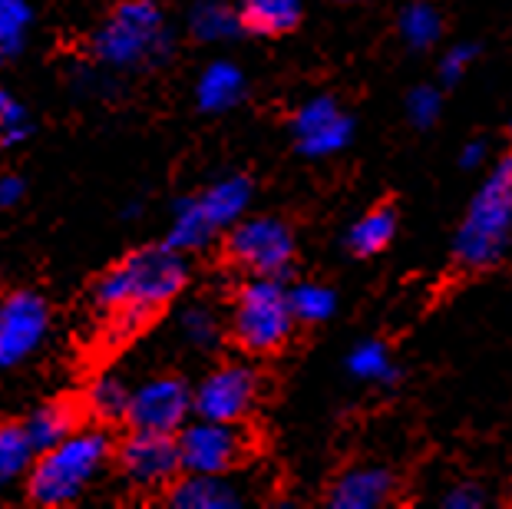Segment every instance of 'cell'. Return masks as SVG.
<instances>
[{
  "instance_id": "cell-24",
  "label": "cell",
  "mask_w": 512,
  "mask_h": 509,
  "mask_svg": "<svg viewBox=\"0 0 512 509\" xmlns=\"http://www.w3.org/2000/svg\"><path fill=\"white\" fill-rule=\"evenodd\" d=\"M291 291V308L294 318L304 324H321L328 321L337 308V295L328 285H314V281H301V285L288 288Z\"/></svg>"
},
{
  "instance_id": "cell-30",
  "label": "cell",
  "mask_w": 512,
  "mask_h": 509,
  "mask_svg": "<svg viewBox=\"0 0 512 509\" xmlns=\"http://www.w3.org/2000/svg\"><path fill=\"white\" fill-rule=\"evenodd\" d=\"M473 57H476V50L470 47V43H456V47L446 50L443 60H440V77H443V83H460L463 73L470 70Z\"/></svg>"
},
{
  "instance_id": "cell-20",
  "label": "cell",
  "mask_w": 512,
  "mask_h": 509,
  "mask_svg": "<svg viewBox=\"0 0 512 509\" xmlns=\"http://www.w3.org/2000/svg\"><path fill=\"white\" fill-rule=\"evenodd\" d=\"M219 232L209 222V215L202 212L199 199H182L176 202V215H172V229H169V245L179 252H195L212 242V235Z\"/></svg>"
},
{
  "instance_id": "cell-31",
  "label": "cell",
  "mask_w": 512,
  "mask_h": 509,
  "mask_svg": "<svg viewBox=\"0 0 512 509\" xmlns=\"http://www.w3.org/2000/svg\"><path fill=\"white\" fill-rule=\"evenodd\" d=\"M483 503H486V493L473 483L453 486V490L443 496V509H479Z\"/></svg>"
},
{
  "instance_id": "cell-16",
  "label": "cell",
  "mask_w": 512,
  "mask_h": 509,
  "mask_svg": "<svg viewBox=\"0 0 512 509\" xmlns=\"http://www.w3.org/2000/svg\"><path fill=\"white\" fill-rule=\"evenodd\" d=\"M248 202H252V182H248L245 176L219 179L215 186H209L199 196L202 212L209 215V222L215 225V229H228V225L242 222Z\"/></svg>"
},
{
  "instance_id": "cell-25",
  "label": "cell",
  "mask_w": 512,
  "mask_h": 509,
  "mask_svg": "<svg viewBox=\"0 0 512 509\" xmlns=\"http://www.w3.org/2000/svg\"><path fill=\"white\" fill-rule=\"evenodd\" d=\"M37 453V447L30 443L27 430L17 427V424H4L0 427V480H14L27 467H30V457Z\"/></svg>"
},
{
  "instance_id": "cell-7",
  "label": "cell",
  "mask_w": 512,
  "mask_h": 509,
  "mask_svg": "<svg viewBox=\"0 0 512 509\" xmlns=\"http://www.w3.org/2000/svg\"><path fill=\"white\" fill-rule=\"evenodd\" d=\"M245 457V437L235 424L205 420L179 433V460L185 473H228Z\"/></svg>"
},
{
  "instance_id": "cell-21",
  "label": "cell",
  "mask_w": 512,
  "mask_h": 509,
  "mask_svg": "<svg viewBox=\"0 0 512 509\" xmlns=\"http://www.w3.org/2000/svg\"><path fill=\"white\" fill-rule=\"evenodd\" d=\"M397 27H400V37H403L407 47L427 50L443 34V17H440V10L430 4V0H410V4L400 10Z\"/></svg>"
},
{
  "instance_id": "cell-29",
  "label": "cell",
  "mask_w": 512,
  "mask_h": 509,
  "mask_svg": "<svg viewBox=\"0 0 512 509\" xmlns=\"http://www.w3.org/2000/svg\"><path fill=\"white\" fill-rule=\"evenodd\" d=\"M182 334L195 348H212L219 341V321L209 308H189L182 314Z\"/></svg>"
},
{
  "instance_id": "cell-3",
  "label": "cell",
  "mask_w": 512,
  "mask_h": 509,
  "mask_svg": "<svg viewBox=\"0 0 512 509\" xmlns=\"http://www.w3.org/2000/svg\"><path fill=\"white\" fill-rule=\"evenodd\" d=\"M106 457H110V440L103 433H70L57 447L43 450L34 473H30V500L40 506H63L73 503L93 476L103 470Z\"/></svg>"
},
{
  "instance_id": "cell-36",
  "label": "cell",
  "mask_w": 512,
  "mask_h": 509,
  "mask_svg": "<svg viewBox=\"0 0 512 509\" xmlns=\"http://www.w3.org/2000/svg\"><path fill=\"white\" fill-rule=\"evenodd\" d=\"M337 4H354V0H337Z\"/></svg>"
},
{
  "instance_id": "cell-27",
  "label": "cell",
  "mask_w": 512,
  "mask_h": 509,
  "mask_svg": "<svg viewBox=\"0 0 512 509\" xmlns=\"http://www.w3.org/2000/svg\"><path fill=\"white\" fill-rule=\"evenodd\" d=\"M30 24L27 0H0V47L14 53L24 40V30Z\"/></svg>"
},
{
  "instance_id": "cell-6",
  "label": "cell",
  "mask_w": 512,
  "mask_h": 509,
  "mask_svg": "<svg viewBox=\"0 0 512 509\" xmlns=\"http://www.w3.org/2000/svg\"><path fill=\"white\" fill-rule=\"evenodd\" d=\"M228 255L252 275L285 278L294 262V232L275 215L242 219L228 235Z\"/></svg>"
},
{
  "instance_id": "cell-23",
  "label": "cell",
  "mask_w": 512,
  "mask_h": 509,
  "mask_svg": "<svg viewBox=\"0 0 512 509\" xmlns=\"http://www.w3.org/2000/svg\"><path fill=\"white\" fill-rule=\"evenodd\" d=\"M27 430V437L30 443L43 453V450H50V447H57L60 440H67L70 437V430H73V414L67 407H60V404H50V407H40L30 414V420L24 424Z\"/></svg>"
},
{
  "instance_id": "cell-13",
  "label": "cell",
  "mask_w": 512,
  "mask_h": 509,
  "mask_svg": "<svg viewBox=\"0 0 512 509\" xmlns=\"http://www.w3.org/2000/svg\"><path fill=\"white\" fill-rule=\"evenodd\" d=\"M397 486V476L387 467H354L344 476H337V483L328 493L331 509H380L390 503Z\"/></svg>"
},
{
  "instance_id": "cell-5",
  "label": "cell",
  "mask_w": 512,
  "mask_h": 509,
  "mask_svg": "<svg viewBox=\"0 0 512 509\" xmlns=\"http://www.w3.org/2000/svg\"><path fill=\"white\" fill-rule=\"evenodd\" d=\"M294 324H298V318H294L291 308V291L281 285V278L255 275L238 291L232 331L248 354H271L285 348Z\"/></svg>"
},
{
  "instance_id": "cell-11",
  "label": "cell",
  "mask_w": 512,
  "mask_h": 509,
  "mask_svg": "<svg viewBox=\"0 0 512 509\" xmlns=\"http://www.w3.org/2000/svg\"><path fill=\"white\" fill-rule=\"evenodd\" d=\"M47 305L34 291H17L0 305V367H14L40 344L47 331Z\"/></svg>"
},
{
  "instance_id": "cell-26",
  "label": "cell",
  "mask_w": 512,
  "mask_h": 509,
  "mask_svg": "<svg viewBox=\"0 0 512 509\" xmlns=\"http://www.w3.org/2000/svg\"><path fill=\"white\" fill-rule=\"evenodd\" d=\"M129 400H133V391L119 381V377H100L90 391V407L96 417L103 420H119L129 414Z\"/></svg>"
},
{
  "instance_id": "cell-34",
  "label": "cell",
  "mask_w": 512,
  "mask_h": 509,
  "mask_svg": "<svg viewBox=\"0 0 512 509\" xmlns=\"http://www.w3.org/2000/svg\"><path fill=\"white\" fill-rule=\"evenodd\" d=\"M486 159V143H483V139H476V143H470V146H466L463 149V166H479V162H483Z\"/></svg>"
},
{
  "instance_id": "cell-1",
  "label": "cell",
  "mask_w": 512,
  "mask_h": 509,
  "mask_svg": "<svg viewBox=\"0 0 512 509\" xmlns=\"http://www.w3.org/2000/svg\"><path fill=\"white\" fill-rule=\"evenodd\" d=\"M189 265L182 262L179 248L152 245L126 255L110 275L96 285V305L119 314L126 328L143 324L152 311L169 305L172 298L185 288Z\"/></svg>"
},
{
  "instance_id": "cell-17",
  "label": "cell",
  "mask_w": 512,
  "mask_h": 509,
  "mask_svg": "<svg viewBox=\"0 0 512 509\" xmlns=\"http://www.w3.org/2000/svg\"><path fill=\"white\" fill-rule=\"evenodd\" d=\"M394 235H397V212L390 209V205H377V209L364 212L361 219L347 229L344 242L357 258H374L394 242Z\"/></svg>"
},
{
  "instance_id": "cell-10",
  "label": "cell",
  "mask_w": 512,
  "mask_h": 509,
  "mask_svg": "<svg viewBox=\"0 0 512 509\" xmlns=\"http://www.w3.org/2000/svg\"><path fill=\"white\" fill-rule=\"evenodd\" d=\"M119 463L129 483L143 486V490H159L176 480L182 470L179 460V440H172V433L159 430H136L123 447H119Z\"/></svg>"
},
{
  "instance_id": "cell-22",
  "label": "cell",
  "mask_w": 512,
  "mask_h": 509,
  "mask_svg": "<svg viewBox=\"0 0 512 509\" xmlns=\"http://www.w3.org/2000/svg\"><path fill=\"white\" fill-rule=\"evenodd\" d=\"M347 371H351L357 381H367V384H394L397 381V367L380 341L354 344V351L347 354Z\"/></svg>"
},
{
  "instance_id": "cell-35",
  "label": "cell",
  "mask_w": 512,
  "mask_h": 509,
  "mask_svg": "<svg viewBox=\"0 0 512 509\" xmlns=\"http://www.w3.org/2000/svg\"><path fill=\"white\" fill-rule=\"evenodd\" d=\"M4 57H7V50H4V47H0V63H4Z\"/></svg>"
},
{
  "instance_id": "cell-15",
  "label": "cell",
  "mask_w": 512,
  "mask_h": 509,
  "mask_svg": "<svg viewBox=\"0 0 512 509\" xmlns=\"http://www.w3.org/2000/svg\"><path fill=\"white\" fill-rule=\"evenodd\" d=\"M245 96V73L228 60H215L212 67L202 70L199 83H195V100L205 113H225L238 106Z\"/></svg>"
},
{
  "instance_id": "cell-32",
  "label": "cell",
  "mask_w": 512,
  "mask_h": 509,
  "mask_svg": "<svg viewBox=\"0 0 512 509\" xmlns=\"http://www.w3.org/2000/svg\"><path fill=\"white\" fill-rule=\"evenodd\" d=\"M14 126H24V110L17 106L14 96L0 90V136H4L7 129H14Z\"/></svg>"
},
{
  "instance_id": "cell-12",
  "label": "cell",
  "mask_w": 512,
  "mask_h": 509,
  "mask_svg": "<svg viewBox=\"0 0 512 509\" xmlns=\"http://www.w3.org/2000/svg\"><path fill=\"white\" fill-rule=\"evenodd\" d=\"M189 410H192L189 387L176 381V377H156V381H146L143 387H136L126 417L136 430L172 433L185 424Z\"/></svg>"
},
{
  "instance_id": "cell-2",
  "label": "cell",
  "mask_w": 512,
  "mask_h": 509,
  "mask_svg": "<svg viewBox=\"0 0 512 509\" xmlns=\"http://www.w3.org/2000/svg\"><path fill=\"white\" fill-rule=\"evenodd\" d=\"M512 245V156L499 159L486 182L473 196L453 238L456 262L470 272L493 268Z\"/></svg>"
},
{
  "instance_id": "cell-8",
  "label": "cell",
  "mask_w": 512,
  "mask_h": 509,
  "mask_svg": "<svg viewBox=\"0 0 512 509\" xmlns=\"http://www.w3.org/2000/svg\"><path fill=\"white\" fill-rule=\"evenodd\" d=\"M258 400V374L248 364H225L212 371L192 394V410L205 420L238 424Z\"/></svg>"
},
{
  "instance_id": "cell-14",
  "label": "cell",
  "mask_w": 512,
  "mask_h": 509,
  "mask_svg": "<svg viewBox=\"0 0 512 509\" xmlns=\"http://www.w3.org/2000/svg\"><path fill=\"white\" fill-rule=\"evenodd\" d=\"M169 506L176 509H238L242 493L222 480V473H189L169 490Z\"/></svg>"
},
{
  "instance_id": "cell-28",
  "label": "cell",
  "mask_w": 512,
  "mask_h": 509,
  "mask_svg": "<svg viewBox=\"0 0 512 509\" xmlns=\"http://www.w3.org/2000/svg\"><path fill=\"white\" fill-rule=\"evenodd\" d=\"M443 113V96L437 86H417V90H410L407 96V119L413 126H420V129H427L433 126L440 119Z\"/></svg>"
},
{
  "instance_id": "cell-18",
  "label": "cell",
  "mask_w": 512,
  "mask_h": 509,
  "mask_svg": "<svg viewBox=\"0 0 512 509\" xmlns=\"http://www.w3.org/2000/svg\"><path fill=\"white\" fill-rule=\"evenodd\" d=\"M242 24L261 37H281L298 27L304 0H242Z\"/></svg>"
},
{
  "instance_id": "cell-4",
  "label": "cell",
  "mask_w": 512,
  "mask_h": 509,
  "mask_svg": "<svg viewBox=\"0 0 512 509\" xmlns=\"http://www.w3.org/2000/svg\"><path fill=\"white\" fill-rule=\"evenodd\" d=\"M96 57L110 67H143L169 53V30L152 0H126L93 37Z\"/></svg>"
},
{
  "instance_id": "cell-19",
  "label": "cell",
  "mask_w": 512,
  "mask_h": 509,
  "mask_svg": "<svg viewBox=\"0 0 512 509\" xmlns=\"http://www.w3.org/2000/svg\"><path fill=\"white\" fill-rule=\"evenodd\" d=\"M189 27L199 40L219 43V40H232L245 24H242V10L228 7L225 0H199L189 14Z\"/></svg>"
},
{
  "instance_id": "cell-33",
  "label": "cell",
  "mask_w": 512,
  "mask_h": 509,
  "mask_svg": "<svg viewBox=\"0 0 512 509\" xmlns=\"http://www.w3.org/2000/svg\"><path fill=\"white\" fill-rule=\"evenodd\" d=\"M20 196H24V186H20V179H14V176H0V212H4V209H14V205L20 202Z\"/></svg>"
},
{
  "instance_id": "cell-9",
  "label": "cell",
  "mask_w": 512,
  "mask_h": 509,
  "mask_svg": "<svg viewBox=\"0 0 512 509\" xmlns=\"http://www.w3.org/2000/svg\"><path fill=\"white\" fill-rule=\"evenodd\" d=\"M291 133L304 156L324 159V156H337L341 149L351 146L354 119L344 113V106L334 96H314V100H308L294 113Z\"/></svg>"
}]
</instances>
